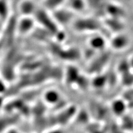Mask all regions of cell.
<instances>
[{"label": "cell", "instance_id": "9", "mask_svg": "<svg viewBox=\"0 0 133 133\" xmlns=\"http://www.w3.org/2000/svg\"><path fill=\"white\" fill-rule=\"evenodd\" d=\"M3 98H2V97L0 95V108H1L3 104Z\"/></svg>", "mask_w": 133, "mask_h": 133}, {"label": "cell", "instance_id": "4", "mask_svg": "<svg viewBox=\"0 0 133 133\" xmlns=\"http://www.w3.org/2000/svg\"><path fill=\"white\" fill-rule=\"evenodd\" d=\"M68 8L73 12H81L87 5V0H66Z\"/></svg>", "mask_w": 133, "mask_h": 133}, {"label": "cell", "instance_id": "3", "mask_svg": "<svg viewBox=\"0 0 133 133\" xmlns=\"http://www.w3.org/2000/svg\"><path fill=\"white\" fill-rule=\"evenodd\" d=\"M35 19L32 16H23L18 22L19 30L26 32L31 30L34 26Z\"/></svg>", "mask_w": 133, "mask_h": 133}, {"label": "cell", "instance_id": "2", "mask_svg": "<svg viewBox=\"0 0 133 133\" xmlns=\"http://www.w3.org/2000/svg\"><path fill=\"white\" fill-rule=\"evenodd\" d=\"M53 17L57 19L58 21L65 22H67L72 18V12L68 8H63L62 7L53 11Z\"/></svg>", "mask_w": 133, "mask_h": 133}, {"label": "cell", "instance_id": "6", "mask_svg": "<svg viewBox=\"0 0 133 133\" xmlns=\"http://www.w3.org/2000/svg\"><path fill=\"white\" fill-rule=\"evenodd\" d=\"M45 102L50 104H53L57 102L59 98V94L55 90H48L44 94V97Z\"/></svg>", "mask_w": 133, "mask_h": 133}, {"label": "cell", "instance_id": "8", "mask_svg": "<svg viewBox=\"0 0 133 133\" xmlns=\"http://www.w3.org/2000/svg\"><path fill=\"white\" fill-rule=\"evenodd\" d=\"M5 84H3V83L1 81H0V94H1L2 91L5 90Z\"/></svg>", "mask_w": 133, "mask_h": 133}, {"label": "cell", "instance_id": "7", "mask_svg": "<svg viewBox=\"0 0 133 133\" xmlns=\"http://www.w3.org/2000/svg\"><path fill=\"white\" fill-rule=\"evenodd\" d=\"M8 5L7 0H0V17L3 18L7 15Z\"/></svg>", "mask_w": 133, "mask_h": 133}, {"label": "cell", "instance_id": "1", "mask_svg": "<svg viewBox=\"0 0 133 133\" xmlns=\"http://www.w3.org/2000/svg\"><path fill=\"white\" fill-rule=\"evenodd\" d=\"M18 8L23 16H32L37 10L36 3L33 0H22L19 3Z\"/></svg>", "mask_w": 133, "mask_h": 133}, {"label": "cell", "instance_id": "5", "mask_svg": "<svg viewBox=\"0 0 133 133\" xmlns=\"http://www.w3.org/2000/svg\"><path fill=\"white\" fill-rule=\"evenodd\" d=\"M65 1L66 0H43V5L45 10L53 11L62 7Z\"/></svg>", "mask_w": 133, "mask_h": 133}]
</instances>
